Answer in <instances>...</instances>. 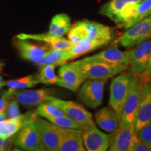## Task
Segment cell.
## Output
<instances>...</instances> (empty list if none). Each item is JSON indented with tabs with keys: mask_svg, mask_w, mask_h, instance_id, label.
<instances>
[{
	"mask_svg": "<svg viewBox=\"0 0 151 151\" xmlns=\"http://www.w3.org/2000/svg\"><path fill=\"white\" fill-rule=\"evenodd\" d=\"M150 15H151V14H150Z\"/></svg>",
	"mask_w": 151,
	"mask_h": 151,
	"instance_id": "ab89813d",
	"label": "cell"
},
{
	"mask_svg": "<svg viewBox=\"0 0 151 151\" xmlns=\"http://www.w3.org/2000/svg\"><path fill=\"white\" fill-rule=\"evenodd\" d=\"M7 115L9 118H16L20 115L18 102L16 101H12L9 103L7 106Z\"/></svg>",
	"mask_w": 151,
	"mask_h": 151,
	"instance_id": "836d02e7",
	"label": "cell"
},
{
	"mask_svg": "<svg viewBox=\"0 0 151 151\" xmlns=\"http://www.w3.org/2000/svg\"><path fill=\"white\" fill-rule=\"evenodd\" d=\"M6 140H4V139H0V150H3L4 146V141Z\"/></svg>",
	"mask_w": 151,
	"mask_h": 151,
	"instance_id": "d590c367",
	"label": "cell"
},
{
	"mask_svg": "<svg viewBox=\"0 0 151 151\" xmlns=\"http://www.w3.org/2000/svg\"><path fill=\"white\" fill-rule=\"evenodd\" d=\"M72 63L78 69L86 80H106L127 70L129 67L113 66L105 62L86 58Z\"/></svg>",
	"mask_w": 151,
	"mask_h": 151,
	"instance_id": "7a4b0ae2",
	"label": "cell"
},
{
	"mask_svg": "<svg viewBox=\"0 0 151 151\" xmlns=\"http://www.w3.org/2000/svg\"><path fill=\"white\" fill-rule=\"evenodd\" d=\"M60 136L59 151H85L82 130L65 128L55 125Z\"/></svg>",
	"mask_w": 151,
	"mask_h": 151,
	"instance_id": "4fadbf2b",
	"label": "cell"
},
{
	"mask_svg": "<svg viewBox=\"0 0 151 151\" xmlns=\"http://www.w3.org/2000/svg\"><path fill=\"white\" fill-rule=\"evenodd\" d=\"M6 113H1V114H0V121L4 120V119L6 118Z\"/></svg>",
	"mask_w": 151,
	"mask_h": 151,
	"instance_id": "8d00e7d4",
	"label": "cell"
},
{
	"mask_svg": "<svg viewBox=\"0 0 151 151\" xmlns=\"http://www.w3.org/2000/svg\"><path fill=\"white\" fill-rule=\"evenodd\" d=\"M47 120L52 124H55L58 127L71 128V129H77L82 130L85 127L80 122L76 121L73 119L69 118L67 116H60V117H50Z\"/></svg>",
	"mask_w": 151,
	"mask_h": 151,
	"instance_id": "f1b7e54d",
	"label": "cell"
},
{
	"mask_svg": "<svg viewBox=\"0 0 151 151\" xmlns=\"http://www.w3.org/2000/svg\"><path fill=\"white\" fill-rule=\"evenodd\" d=\"M106 80H86L81 85L78 97L91 109H97L102 104Z\"/></svg>",
	"mask_w": 151,
	"mask_h": 151,
	"instance_id": "52a82bcc",
	"label": "cell"
},
{
	"mask_svg": "<svg viewBox=\"0 0 151 151\" xmlns=\"http://www.w3.org/2000/svg\"><path fill=\"white\" fill-rule=\"evenodd\" d=\"M56 66L54 65H46L43 66L39 75L37 76L39 83L47 85L55 84L58 81V76L55 73Z\"/></svg>",
	"mask_w": 151,
	"mask_h": 151,
	"instance_id": "484cf974",
	"label": "cell"
},
{
	"mask_svg": "<svg viewBox=\"0 0 151 151\" xmlns=\"http://www.w3.org/2000/svg\"><path fill=\"white\" fill-rule=\"evenodd\" d=\"M70 27V17L65 14H57L52 18L47 34L52 37H62L69 32Z\"/></svg>",
	"mask_w": 151,
	"mask_h": 151,
	"instance_id": "603a6c76",
	"label": "cell"
},
{
	"mask_svg": "<svg viewBox=\"0 0 151 151\" xmlns=\"http://www.w3.org/2000/svg\"><path fill=\"white\" fill-rule=\"evenodd\" d=\"M17 39H32V40L43 41L50 45L52 49L68 51L73 48V45L68 39L62 37H52L48 34L41 35H27L21 34L17 36Z\"/></svg>",
	"mask_w": 151,
	"mask_h": 151,
	"instance_id": "ffe728a7",
	"label": "cell"
},
{
	"mask_svg": "<svg viewBox=\"0 0 151 151\" xmlns=\"http://www.w3.org/2000/svg\"><path fill=\"white\" fill-rule=\"evenodd\" d=\"M15 90L9 89L0 99V114L6 113L7 106H8L9 103V99H11L13 92Z\"/></svg>",
	"mask_w": 151,
	"mask_h": 151,
	"instance_id": "d6a6232c",
	"label": "cell"
},
{
	"mask_svg": "<svg viewBox=\"0 0 151 151\" xmlns=\"http://www.w3.org/2000/svg\"><path fill=\"white\" fill-rule=\"evenodd\" d=\"M14 44L22 58L37 65H39L43 57L50 50L48 46H39L29 42L27 39H18L14 41Z\"/></svg>",
	"mask_w": 151,
	"mask_h": 151,
	"instance_id": "e0dca14e",
	"label": "cell"
},
{
	"mask_svg": "<svg viewBox=\"0 0 151 151\" xmlns=\"http://www.w3.org/2000/svg\"><path fill=\"white\" fill-rule=\"evenodd\" d=\"M37 116L35 111L22 116L20 115L16 118L0 121V139L6 140L8 138L15 134L23 126L34 121L37 118Z\"/></svg>",
	"mask_w": 151,
	"mask_h": 151,
	"instance_id": "9a60e30c",
	"label": "cell"
},
{
	"mask_svg": "<svg viewBox=\"0 0 151 151\" xmlns=\"http://www.w3.org/2000/svg\"><path fill=\"white\" fill-rule=\"evenodd\" d=\"M86 58L89 60L103 62L113 66H129V51H122L116 47L106 49Z\"/></svg>",
	"mask_w": 151,
	"mask_h": 151,
	"instance_id": "ac0fdd59",
	"label": "cell"
},
{
	"mask_svg": "<svg viewBox=\"0 0 151 151\" xmlns=\"http://www.w3.org/2000/svg\"><path fill=\"white\" fill-rule=\"evenodd\" d=\"M129 50L130 71L139 74L148 65L151 53V39L144 41Z\"/></svg>",
	"mask_w": 151,
	"mask_h": 151,
	"instance_id": "8fae6325",
	"label": "cell"
},
{
	"mask_svg": "<svg viewBox=\"0 0 151 151\" xmlns=\"http://www.w3.org/2000/svg\"><path fill=\"white\" fill-rule=\"evenodd\" d=\"M141 1L142 0H111L101 7L99 13L112 20L128 4L140 3Z\"/></svg>",
	"mask_w": 151,
	"mask_h": 151,
	"instance_id": "cb8c5ba5",
	"label": "cell"
},
{
	"mask_svg": "<svg viewBox=\"0 0 151 151\" xmlns=\"http://www.w3.org/2000/svg\"><path fill=\"white\" fill-rule=\"evenodd\" d=\"M151 14V0H142L139 4L137 22H139ZM136 23V24H137Z\"/></svg>",
	"mask_w": 151,
	"mask_h": 151,
	"instance_id": "f546056e",
	"label": "cell"
},
{
	"mask_svg": "<svg viewBox=\"0 0 151 151\" xmlns=\"http://www.w3.org/2000/svg\"><path fill=\"white\" fill-rule=\"evenodd\" d=\"M96 122L101 129L109 133L116 132L120 126V120L112 109L103 107L96 113Z\"/></svg>",
	"mask_w": 151,
	"mask_h": 151,
	"instance_id": "44dd1931",
	"label": "cell"
},
{
	"mask_svg": "<svg viewBox=\"0 0 151 151\" xmlns=\"http://www.w3.org/2000/svg\"><path fill=\"white\" fill-rule=\"evenodd\" d=\"M113 30L109 26L99 22L83 20L78 21L70 27L68 40L73 46L87 41L100 39H113Z\"/></svg>",
	"mask_w": 151,
	"mask_h": 151,
	"instance_id": "6da1fadb",
	"label": "cell"
},
{
	"mask_svg": "<svg viewBox=\"0 0 151 151\" xmlns=\"http://www.w3.org/2000/svg\"><path fill=\"white\" fill-rule=\"evenodd\" d=\"M52 90L43 88L35 90H24L17 92L14 91L12 95L14 96L18 102L24 106H34L39 104L45 101L46 98L52 93Z\"/></svg>",
	"mask_w": 151,
	"mask_h": 151,
	"instance_id": "d6986e66",
	"label": "cell"
},
{
	"mask_svg": "<svg viewBox=\"0 0 151 151\" xmlns=\"http://www.w3.org/2000/svg\"><path fill=\"white\" fill-rule=\"evenodd\" d=\"M137 132L139 139L151 148V124H146Z\"/></svg>",
	"mask_w": 151,
	"mask_h": 151,
	"instance_id": "4dcf8cb0",
	"label": "cell"
},
{
	"mask_svg": "<svg viewBox=\"0 0 151 151\" xmlns=\"http://www.w3.org/2000/svg\"><path fill=\"white\" fill-rule=\"evenodd\" d=\"M59 79L57 86L71 91H78L86 79L73 64H65L59 69Z\"/></svg>",
	"mask_w": 151,
	"mask_h": 151,
	"instance_id": "7c38bea8",
	"label": "cell"
},
{
	"mask_svg": "<svg viewBox=\"0 0 151 151\" xmlns=\"http://www.w3.org/2000/svg\"><path fill=\"white\" fill-rule=\"evenodd\" d=\"M150 124H151V121H150Z\"/></svg>",
	"mask_w": 151,
	"mask_h": 151,
	"instance_id": "f35d334b",
	"label": "cell"
},
{
	"mask_svg": "<svg viewBox=\"0 0 151 151\" xmlns=\"http://www.w3.org/2000/svg\"><path fill=\"white\" fill-rule=\"evenodd\" d=\"M39 83L37 76H27L22 78L16 79V80L9 81L5 83L4 86H8L10 90H15L18 88H31L35 86Z\"/></svg>",
	"mask_w": 151,
	"mask_h": 151,
	"instance_id": "83f0119b",
	"label": "cell"
},
{
	"mask_svg": "<svg viewBox=\"0 0 151 151\" xmlns=\"http://www.w3.org/2000/svg\"><path fill=\"white\" fill-rule=\"evenodd\" d=\"M133 74L131 71L122 72L115 77L111 82L109 106L116 113L120 120L124 104L129 94Z\"/></svg>",
	"mask_w": 151,
	"mask_h": 151,
	"instance_id": "277c9868",
	"label": "cell"
},
{
	"mask_svg": "<svg viewBox=\"0 0 151 151\" xmlns=\"http://www.w3.org/2000/svg\"><path fill=\"white\" fill-rule=\"evenodd\" d=\"M69 60H70V57H69V50L63 51V50H56V49H51L43 57V59L39 62V65H54L57 67V66L65 65Z\"/></svg>",
	"mask_w": 151,
	"mask_h": 151,
	"instance_id": "d4e9b609",
	"label": "cell"
},
{
	"mask_svg": "<svg viewBox=\"0 0 151 151\" xmlns=\"http://www.w3.org/2000/svg\"><path fill=\"white\" fill-rule=\"evenodd\" d=\"M138 75H139V77H140L143 81H144L145 82H147V81L151 80V53L146 68L145 69V70L143 71V72H141Z\"/></svg>",
	"mask_w": 151,
	"mask_h": 151,
	"instance_id": "e575fe53",
	"label": "cell"
},
{
	"mask_svg": "<svg viewBox=\"0 0 151 151\" xmlns=\"http://www.w3.org/2000/svg\"><path fill=\"white\" fill-rule=\"evenodd\" d=\"M151 121V80L145 83L142 97L134 121L136 131Z\"/></svg>",
	"mask_w": 151,
	"mask_h": 151,
	"instance_id": "2e32d148",
	"label": "cell"
},
{
	"mask_svg": "<svg viewBox=\"0 0 151 151\" xmlns=\"http://www.w3.org/2000/svg\"><path fill=\"white\" fill-rule=\"evenodd\" d=\"M130 151H151V148L143 143L137 136V132L134 136L132 139V147Z\"/></svg>",
	"mask_w": 151,
	"mask_h": 151,
	"instance_id": "1f68e13d",
	"label": "cell"
},
{
	"mask_svg": "<svg viewBox=\"0 0 151 151\" xmlns=\"http://www.w3.org/2000/svg\"><path fill=\"white\" fill-rule=\"evenodd\" d=\"M45 102H49L59 108L66 116L80 122L85 127L95 126L92 118V113L80 104L72 101H66L48 96Z\"/></svg>",
	"mask_w": 151,
	"mask_h": 151,
	"instance_id": "8992f818",
	"label": "cell"
},
{
	"mask_svg": "<svg viewBox=\"0 0 151 151\" xmlns=\"http://www.w3.org/2000/svg\"><path fill=\"white\" fill-rule=\"evenodd\" d=\"M145 81L138 74H133L131 86L123 108L120 118V126H129L134 124L137 113L142 97Z\"/></svg>",
	"mask_w": 151,
	"mask_h": 151,
	"instance_id": "3957f363",
	"label": "cell"
},
{
	"mask_svg": "<svg viewBox=\"0 0 151 151\" xmlns=\"http://www.w3.org/2000/svg\"><path fill=\"white\" fill-rule=\"evenodd\" d=\"M4 85H5V82H4L2 78H1V76H0V89H1Z\"/></svg>",
	"mask_w": 151,
	"mask_h": 151,
	"instance_id": "74e56055",
	"label": "cell"
},
{
	"mask_svg": "<svg viewBox=\"0 0 151 151\" xmlns=\"http://www.w3.org/2000/svg\"><path fill=\"white\" fill-rule=\"evenodd\" d=\"M112 134L104 133L95 126L82 129V139L84 147L88 151H106L108 150Z\"/></svg>",
	"mask_w": 151,
	"mask_h": 151,
	"instance_id": "9c48e42d",
	"label": "cell"
},
{
	"mask_svg": "<svg viewBox=\"0 0 151 151\" xmlns=\"http://www.w3.org/2000/svg\"><path fill=\"white\" fill-rule=\"evenodd\" d=\"M14 141V143L20 148L30 151H41L40 138L34 121L22 127L16 132Z\"/></svg>",
	"mask_w": 151,
	"mask_h": 151,
	"instance_id": "30bf717a",
	"label": "cell"
},
{
	"mask_svg": "<svg viewBox=\"0 0 151 151\" xmlns=\"http://www.w3.org/2000/svg\"><path fill=\"white\" fill-rule=\"evenodd\" d=\"M111 40L112 39L106 38V39H95V40L87 41L79 43L78 44L73 46V48L70 50H69L70 60L76 59L83 55L89 53V52L97 50L101 47L106 46Z\"/></svg>",
	"mask_w": 151,
	"mask_h": 151,
	"instance_id": "7402d4cb",
	"label": "cell"
},
{
	"mask_svg": "<svg viewBox=\"0 0 151 151\" xmlns=\"http://www.w3.org/2000/svg\"><path fill=\"white\" fill-rule=\"evenodd\" d=\"M151 39V15L127 29L117 38L115 43L123 47H134Z\"/></svg>",
	"mask_w": 151,
	"mask_h": 151,
	"instance_id": "5b68a950",
	"label": "cell"
},
{
	"mask_svg": "<svg viewBox=\"0 0 151 151\" xmlns=\"http://www.w3.org/2000/svg\"><path fill=\"white\" fill-rule=\"evenodd\" d=\"M34 123L39 133L42 150L59 151L60 136L55 124L38 118L34 120Z\"/></svg>",
	"mask_w": 151,
	"mask_h": 151,
	"instance_id": "ba28073f",
	"label": "cell"
},
{
	"mask_svg": "<svg viewBox=\"0 0 151 151\" xmlns=\"http://www.w3.org/2000/svg\"><path fill=\"white\" fill-rule=\"evenodd\" d=\"M134 124L119 126L111 137L109 149L110 151H130L132 139L136 134Z\"/></svg>",
	"mask_w": 151,
	"mask_h": 151,
	"instance_id": "5bb4252c",
	"label": "cell"
},
{
	"mask_svg": "<svg viewBox=\"0 0 151 151\" xmlns=\"http://www.w3.org/2000/svg\"><path fill=\"white\" fill-rule=\"evenodd\" d=\"M38 116H42L48 119L50 117H60L66 115L59 108L49 102H41L39 104V106L36 111Z\"/></svg>",
	"mask_w": 151,
	"mask_h": 151,
	"instance_id": "4316f807",
	"label": "cell"
}]
</instances>
